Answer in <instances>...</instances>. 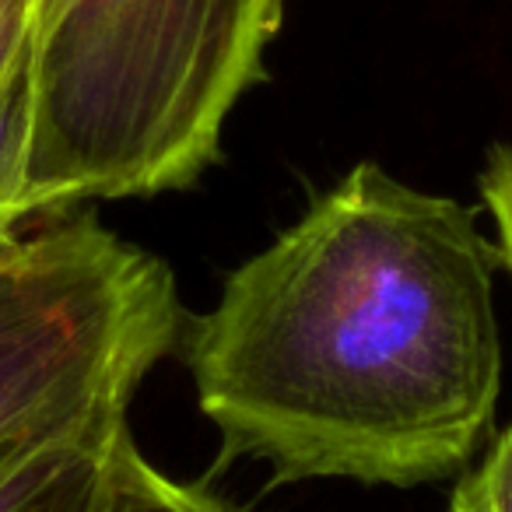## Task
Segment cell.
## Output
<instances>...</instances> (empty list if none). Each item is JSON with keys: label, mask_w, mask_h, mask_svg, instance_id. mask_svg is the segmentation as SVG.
I'll use <instances>...</instances> for the list:
<instances>
[{"label": "cell", "mask_w": 512, "mask_h": 512, "mask_svg": "<svg viewBox=\"0 0 512 512\" xmlns=\"http://www.w3.org/2000/svg\"><path fill=\"white\" fill-rule=\"evenodd\" d=\"M498 267L470 207L358 162L186 327L218 467L393 488L456 474L502 390Z\"/></svg>", "instance_id": "6da1fadb"}, {"label": "cell", "mask_w": 512, "mask_h": 512, "mask_svg": "<svg viewBox=\"0 0 512 512\" xmlns=\"http://www.w3.org/2000/svg\"><path fill=\"white\" fill-rule=\"evenodd\" d=\"M281 22L285 0H39L22 221L197 183Z\"/></svg>", "instance_id": "7a4b0ae2"}, {"label": "cell", "mask_w": 512, "mask_h": 512, "mask_svg": "<svg viewBox=\"0 0 512 512\" xmlns=\"http://www.w3.org/2000/svg\"><path fill=\"white\" fill-rule=\"evenodd\" d=\"M179 341L172 267L99 214L0 235V453L130 411Z\"/></svg>", "instance_id": "3957f363"}, {"label": "cell", "mask_w": 512, "mask_h": 512, "mask_svg": "<svg viewBox=\"0 0 512 512\" xmlns=\"http://www.w3.org/2000/svg\"><path fill=\"white\" fill-rule=\"evenodd\" d=\"M127 425V411H106L0 453V512H92Z\"/></svg>", "instance_id": "277c9868"}, {"label": "cell", "mask_w": 512, "mask_h": 512, "mask_svg": "<svg viewBox=\"0 0 512 512\" xmlns=\"http://www.w3.org/2000/svg\"><path fill=\"white\" fill-rule=\"evenodd\" d=\"M92 512H246L228 498L214 495L207 484H186L162 474L141 453L130 425L120 432L106 463L102 491Z\"/></svg>", "instance_id": "5b68a950"}, {"label": "cell", "mask_w": 512, "mask_h": 512, "mask_svg": "<svg viewBox=\"0 0 512 512\" xmlns=\"http://www.w3.org/2000/svg\"><path fill=\"white\" fill-rule=\"evenodd\" d=\"M36 36V32H32ZM32 43L0 71V235L22 225V193L32 151Z\"/></svg>", "instance_id": "8992f818"}, {"label": "cell", "mask_w": 512, "mask_h": 512, "mask_svg": "<svg viewBox=\"0 0 512 512\" xmlns=\"http://www.w3.org/2000/svg\"><path fill=\"white\" fill-rule=\"evenodd\" d=\"M446 512H512V425L502 428L484 460L460 477Z\"/></svg>", "instance_id": "52a82bcc"}, {"label": "cell", "mask_w": 512, "mask_h": 512, "mask_svg": "<svg viewBox=\"0 0 512 512\" xmlns=\"http://www.w3.org/2000/svg\"><path fill=\"white\" fill-rule=\"evenodd\" d=\"M481 200L488 207L502 249V267L512 274V144H495L481 169Z\"/></svg>", "instance_id": "ba28073f"}, {"label": "cell", "mask_w": 512, "mask_h": 512, "mask_svg": "<svg viewBox=\"0 0 512 512\" xmlns=\"http://www.w3.org/2000/svg\"><path fill=\"white\" fill-rule=\"evenodd\" d=\"M39 0H0V71L32 43Z\"/></svg>", "instance_id": "9c48e42d"}]
</instances>
